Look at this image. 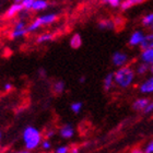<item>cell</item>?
Segmentation results:
<instances>
[{"label": "cell", "mask_w": 153, "mask_h": 153, "mask_svg": "<svg viewBox=\"0 0 153 153\" xmlns=\"http://www.w3.org/2000/svg\"><path fill=\"white\" fill-rule=\"evenodd\" d=\"M134 70L129 66H123L117 69V71L114 72L115 84L118 85L121 89H126L132 84L134 80Z\"/></svg>", "instance_id": "1"}, {"label": "cell", "mask_w": 153, "mask_h": 153, "mask_svg": "<svg viewBox=\"0 0 153 153\" xmlns=\"http://www.w3.org/2000/svg\"><path fill=\"white\" fill-rule=\"evenodd\" d=\"M23 142L25 146V149L29 151L35 150L38 146L42 143V134L37 128L33 127V126H27V127L23 130Z\"/></svg>", "instance_id": "2"}, {"label": "cell", "mask_w": 153, "mask_h": 153, "mask_svg": "<svg viewBox=\"0 0 153 153\" xmlns=\"http://www.w3.org/2000/svg\"><path fill=\"white\" fill-rule=\"evenodd\" d=\"M112 61L113 65L118 68L126 66L128 62V55L123 53V51H115L114 54H113Z\"/></svg>", "instance_id": "3"}, {"label": "cell", "mask_w": 153, "mask_h": 153, "mask_svg": "<svg viewBox=\"0 0 153 153\" xmlns=\"http://www.w3.org/2000/svg\"><path fill=\"white\" fill-rule=\"evenodd\" d=\"M139 91L142 94H152L153 93V74L152 76L144 80L139 86Z\"/></svg>", "instance_id": "4"}, {"label": "cell", "mask_w": 153, "mask_h": 153, "mask_svg": "<svg viewBox=\"0 0 153 153\" xmlns=\"http://www.w3.org/2000/svg\"><path fill=\"white\" fill-rule=\"evenodd\" d=\"M59 134L64 139H71L74 134V128L70 124H65L59 129Z\"/></svg>", "instance_id": "5"}, {"label": "cell", "mask_w": 153, "mask_h": 153, "mask_svg": "<svg viewBox=\"0 0 153 153\" xmlns=\"http://www.w3.org/2000/svg\"><path fill=\"white\" fill-rule=\"evenodd\" d=\"M143 37H144V34L141 31H134L130 35V37H129L128 44L130 45V46H140Z\"/></svg>", "instance_id": "6"}, {"label": "cell", "mask_w": 153, "mask_h": 153, "mask_svg": "<svg viewBox=\"0 0 153 153\" xmlns=\"http://www.w3.org/2000/svg\"><path fill=\"white\" fill-rule=\"evenodd\" d=\"M149 103H150V100L147 99V97H139L137 99L136 101L134 102L132 104V108L134 111H138V112H140V111H143L147 108V106L149 105Z\"/></svg>", "instance_id": "7"}, {"label": "cell", "mask_w": 153, "mask_h": 153, "mask_svg": "<svg viewBox=\"0 0 153 153\" xmlns=\"http://www.w3.org/2000/svg\"><path fill=\"white\" fill-rule=\"evenodd\" d=\"M23 9H24V8H23L22 3L14 2L13 4H11L10 8L8 9V11H7V13H6V16L7 18H12V16H14L16 14H18L20 11H22Z\"/></svg>", "instance_id": "8"}, {"label": "cell", "mask_w": 153, "mask_h": 153, "mask_svg": "<svg viewBox=\"0 0 153 153\" xmlns=\"http://www.w3.org/2000/svg\"><path fill=\"white\" fill-rule=\"evenodd\" d=\"M99 29L100 30H104V31H109V30H113L116 27V24H115V21L109 19H103L99 22Z\"/></svg>", "instance_id": "9"}, {"label": "cell", "mask_w": 153, "mask_h": 153, "mask_svg": "<svg viewBox=\"0 0 153 153\" xmlns=\"http://www.w3.org/2000/svg\"><path fill=\"white\" fill-rule=\"evenodd\" d=\"M140 59L143 62H147L149 65L153 64V48H149V49H144L142 51L140 55Z\"/></svg>", "instance_id": "10"}, {"label": "cell", "mask_w": 153, "mask_h": 153, "mask_svg": "<svg viewBox=\"0 0 153 153\" xmlns=\"http://www.w3.org/2000/svg\"><path fill=\"white\" fill-rule=\"evenodd\" d=\"M140 48L142 51L144 49H149V48H153V33H150L148 35H144L143 39L141 42Z\"/></svg>", "instance_id": "11"}, {"label": "cell", "mask_w": 153, "mask_h": 153, "mask_svg": "<svg viewBox=\"0 0 153 153\" xmlns=\"http://www.w3.org/2000/svg\"><path fill=\"white\" fill-rule=\"evenodd\" d=\"M143 2L144 0H124V1H121L120 8L121 10H128L130 9V8H132V7L141 4V3Z\"/></svg>", "instance_id": "12"}, {"label": "cell", "mask_w": 153, "mask_h": 153, "mask_svg": "<svg viewBox=\"0 0 153 153\" xmlns=\"http://www.w3.org/2000/svg\"><path fill=\"white\" fill-rule=\"evenodd\" d=\"M114 84H115L114 74H108L104 78V80H103V88H104L105 91H109L113 88Z\"/></svg>", "instance_id": "13"}, {"label": "cell", "mask_w": 153, "mask_h": 153, "mask_svg": "<svg viewBox=\"0 0 153 153\" xmlns=\"http://www.w3.org/2000/svg\"><path fill=\"white\" fill-rule=\"evenodd\" d=\"M48 8V1L46 0H34L32 6V10L34 11H42Z\"/></svg>", "instance_id": "14"}, {"label": "cell", "mask_w": 153, "mask_h": 153, "mask_svg": "<svg viewBox=\"0 0 153 153\" xmlns=\"http://www.w3.org/2000/svg\"><path fill=\"white\" fill-rule=\"evenodd\" d=\"M81 45H82V38H81V35L76 33L72 35V37L70 38V46L71 48H74V49H78V48L81 47Z\"/></svg>", "instance_id": "15"}, {"label": "cell", "mask_w": 153, "mask_h": 153, "mask_svg": "<svg viewBox=\"0 0 153 153\" xmlns=\"http://www.w3.org/2000/svg\"><path fill=\"white\" fill-rule=\"evenodd\" d=\"M42 20L43 25H47V24H51L53 22H55L57 20V14L55 13H48V14H44V16H39Z\"/></svg>", "instance_id": "16"}, {"label": "cell", "mask_w": 153, "mask_h": 153, "mask_svg": "<svg viewBox=\"0 0 153 153\" xmlns=\"http://www.w3.org/2000/svg\"><path fill=\"white\" fill-rule=\"evenodd\" d=\"M150 66L151 65L147 64V62H141V64H139L137 66V68H136V74H140V76H142V74H147L148 71H150Z\"/></svg>", "instance_id": "17"}, {"label": "cell", "mask_w": 153, "mask_h": 153, "mask_svg": "<svg viewBox=\"0 0 153 153\" xmlns=\"http://www.w3.org/2000/svg\"><path fill=\"white\" fill-rule=\"evenodd\" d=\"M42 25H43V23H42L41 18H37V19L34 20V21H33V22L31 23L27 27H26V30H27V32H29V33L34 32V31H36V30L39 29Z\"/></svg>", "instance_id": "18"}, {"label": "cell", "mask_w": 153, "mask_h": 153, "mask_svg": "<svg viewBox=\"0 0 153 153\" xmlns=\"http://www.w3.org/2000/svg\"><path fill=\"white\" fill-rule=\"evenodd\" d=\"M65 89H66V84H65L64 81H57V82L54 83V86H53V90H54V92L56 94H61V93H64Z\"/></svg>", "instance_id": "19"}, {"label": "cell", "mask_w": 153, "mask_h": 153, "mask_svg": "<svg viewBox=\"0 0 153 153\" xmlns=\"http://www.w3.org/2000/svg\"><path fill=\"white\" fill-rule=\"evenodd\" d=\"M141 23H142V25L146 26V27H151L153 24V12L146 14V16L142 18V20H141Z\"/></svg>", "instance_id": "20"}, {"label": "cell", "mask_w": 153, "mask_h": 153, "mask_svg": "<svg viewBox=\"0 0 153 153\" xmlns=\"http://www.w3.org/2000/svg\"><path fill=\"white\" fill-rule=\"evenodd\" d=\"M27 30L26 29H23V30H13L12 33H11V38L14 39V38H20L22 37V36L26 35L27 34Z\"/></svg>", "instance_id": "21"}, {"label": "cell", "mask_w": 153, "mask_h": 153, "mask_svg": "<svg viewBox=\"0 0 153 153\" xmlns=\"http://www.w3.org/2000/svg\"><path fill=\"white\" fill-rule=\"evenodd\" d=\"M51 39H53V34H51V33H44V34H42V35L38 36L36 42H37L38 44H42V43L51 41Z\"/></svg>", "instance_id": "22"}, {"label": "cell", "mask_w": 153, "mask_h": 153, "mask_svg": "<svg viewBox=\"0 0 153 153\" xmlns=\"http://www.w3.org/2000/svg\"><path fill=\"white\" fill-rule=\"evenodd\" d=\"M82 107H83L82 102H74V103H71V105H70L71 112L74 113V114H79V113L81 112Z\"/></svg>", "instance_id": "23"}, {"label": "cell", "mask_w": 153, "mask_h": 153, "mask_svg": "<svg viewBox=\"0 0 153 153\" xmlns=\"http://www.w3.org/2000/svg\"><path fill=\"white\" fill-rule=\"evenodd\" d=\"M103 3H107L113 8H117V7H120L121 4V0H102Z\"/></svg>", "instance_id": "24"}, {"label": "cell", "mask_w": 153, "mask_h": 153, "mask_svg": "<svg viewBox=\"0 0 153 153\" xmlns=\"http://www.w3.org/2000/svg\"><path fill=\"white\" fill-rule=\"evenodd\" d=\"M33 2H34V0H23L22 6L25 10H31L32 9Z\"/></svg>", "instance_id": "25"}, {"label": "cell", "mask_w": 153, "mask_h": 153, "mask_svg": "<svg viewBox=\"0 0 153 153\" xmlns=\"http://www.w3.org/2000/svg\"><path fill=\"white\" fill-rule=\"evenodd\" d=\"M69 151H70V148L68 146H60L56 149L55 153H69Z\"/></svg>", "instance_id": "26"}, {"label": "cell", "mask_w": 153, "mask_h": 153, "mask_svg": "<svg viewBox=\"0 0 153 153\" xmlns=\"http://www.w3.org/2000/svg\"><path fill=\"white\" fill-rule=\"evenodd\" d=\"M41 147L44 149V150H49L51 148V141L48 140V139H45V140L42 141V143H41Z\"/></svg>", "instance_id": "27"}, {"label": "cell", "mask_w": 153, "mask_h": 153, "mask_svg": "<svg viewBox=\"0 0 153 153\" xmlns=\"http://www.w3.org/2000/svg\"><path fill=\"white\" fill-rule=\"evenodd\" d=\"M143 151L144 153H153V140H151L149 143L146 144Z\"/></svg>", "instance_id": "28"}, {"label": "cell", "mask_w": 153, "mask_h": 153, "mask_svg": "<svg viewBox=\"0 0 153 153\" xmlns=\"http://www.w3.org/2000/svg\"><path fill=\"white\" fill-rule=\"evenodd\" d=\"M23 29H26V24L24 21H19V22H16V24L14 25V29L13 30H23Z\"/></svg>", "instance_id": "29"}, {"label": "cell", "mask_w": 153, "mask_h": 153, "mask_svg": "<svg viewBox=\"0 0 153 153\" xmlns=\"http://www.w3.org/2000/svg\"><path fill=\"white\" fill-rule=\"evenodd\" d=\"M152 112H153V100L150 101L149 105L147 106V108L144 109V113H146V114H150V113H152Z\"/></svg>", "instance_id": "30"}, {"label": "cell", "mask_w": 153, "mask_h": 153, "mask_svg": "<svg viewBox=\"0 0 153 153\" xmlns=\"http://www.w3.org/2000/svg\"><path fill=\"white\" fill-rule=\"evenodd\" d=\"M130 153H144V151H143V149H141V148H134V149L130 151Z\"/></svg>", "instance_id": "31"}, {"label": "cell", "mask_w": 153, "mask_h": 153, "mask_svg": "<svg viewBox=\"0 0 153 153\" xmlns=\"http://www.w3.org/2000/svg\"><path fill=\"white\" fill-rule=\"evenodd\" d=\"M13 89V86H12V84L11 83H6L4 84V91H7V92H9V91H11V90Z\"/></svg>", "instance_id": "32"}, {"label": "cell", "mask_w": 153, "mask_h": 153, "mask_svg": "<svg viewBox=\"0 0 153 153\" xmlns=\"http://www.w3.org/2000/svg\"><path fill=\"white\" fill-rule=\"evenodd\" d=\"M69 153H80V149L74 146V147L70 148V151H69Z\"/></svg>", "instance_id": "33"}, {"label": "cell", "mask_w": 153, "mask_h": 153, "mask_svg": "<svg viewBox=\"0 0 153 153\" xmlns=\"http://www.w3.org/2000/svg\"><path fill=\"white\" fill-rule=\"evenodd\" d=\"M55 136V131L54 130H49L47 131V134H46V138L49 139V138H53Z\"/></svg>", "instance_id": "34"}, {"label": "cell", "mask_w": 153, "mask_h": 153, "mask_svg": "<svg viewBox=\"0 0 153 153\" xmlns=\"http://www.w3.org/2000/svg\"><path fill=\"white\" fill-rule=\"evenodd\" d=\"M79 82L80 83H84V82H85V76H81V78L79 79Z\"/></svg>", "instance_id": "35"}, {"label": "cell", "mask_w": 153, "mask_h": 153, "mask_svg": "<svg viewBox=\"0 0 153 153\" xmlns=\"http://www.w3.org/2000/svg\"><path fill=\"white\" fill-rule=\"evenodd\" d=\"M14 2H16V3H22L23 0H14Z\"/></svg>", "instance_id": "36"}, {"label": "cell", "mask_w": 153, "mask_h": 153, "mask_svg": "<svg viewBox=\"0 0 153 153\" xmlns=\"http://www.w3.org/2000/svg\"><path fill=\"white\" fill-rule=\"evenodd\" d=\"M150 72H151V74H153V64H152V65H151V66H150Z\"/></svg>", "instance_id": "37"}, {"label": "cell", "mask_w": 153, "mask_h": 153, "mask_svg": "<svg viewBox=\"0 0 153 153\" xmlns=\"http://www.w3.org/2000/svg\"><path fill=\"white\" fill-rule=\"evenodd\" d=\"M19 153H31L29 150H25V151H21V152H19Z\"/></svg>", "instance_id": "38"}, {"label": "cell", "mask_w": 153, "mask_h": 153, "mask_svg": "<svg viewBox=\"0 0 153 153\" xmlns=\"http://www.w3.org/2000/svg\"><path fill=\"white\" fill-rule=\"evenodd\" d=\"M0 140H1V131H0Z\"/></svg>", "instance_id": "39"}, {"label": "cell", "mask_w": 153, "mask_h": 153, "mask_svg": "<svg viewBox=\"0 0 153 153\" xmlns=\"http://www.w3.org/2000/svg\"><path fill=\"white\" fill-rule=\"evenodd\" d=\"M151 30H152V31H153V24H152V26H151Z\"/></svg>", "instance_id": "40"}]
</instances>
